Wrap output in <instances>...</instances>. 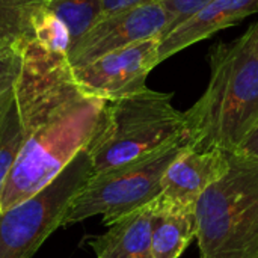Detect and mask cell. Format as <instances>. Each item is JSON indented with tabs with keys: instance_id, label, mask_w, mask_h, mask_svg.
Listing matches in <instances>:
<instances>
[{
	"instance_id": "obj_1",
	"label": "cell",
	"mask_w": 258,
	"mask_h": 258,
	"mask_svg": "<svg viewBox=\"0 0 258 258\" xmlns=\"http://www.w3.org/2000/svg\"><path fill=\"white\" fill-rule=\"evenodd\" d=\"M15 101L24 141L0 212L30 198L68 166L95 136L107 104L77 85L67 53L47 50L33 39L26 42Z\"/></svg>"
},
{
	"instance_id": "obj_2",
	"label": "cell",
	"mask_w": 258,
	"mask_h": 258,
	"mask_svg": "<svg viewBox=\"0 0 258 258\" xmlns=\"http://www.w3.org/2000/svg\"><path fill=\"white\" fill-rule=\"evenodd\" d=\"M210 79L184 112L195 150L236 153L258 124V23L209 53Z\"/></svg>"
},
{
	"instance_id": "obj_3",
	"label": "cell",
	"mask_w": 258,
	"mask_h": 258,
	"mask_svg": "<svg viewBox=\"0 0 258 258\" xmlns=\"http://www.w3.org/2000/svg\"><path fill=\"white\" fill-rule=\"evenodd\" d=\"M184 133V112L174 107L172 94L147 88L107 101L100 127L86 147L91 175L141 160Z\"/></svg>"
},
{
	"instance_id": "obj_4",
	"label": "cell",
	"mask_w": 258,
	"mask_h": 258,
	"mask_svg": "<svg viewBox=\"0 0 258 258\" xmlns=\"http://www.w3.org/2000/svg\"><path fill=\"white\" fill-rule=\"evenodd\" d=\"M200 258H258V159L230 154L228 172L198 200Z\"/></svg>"
},
{
	"instance_id": "obj_5",
	"label": "cell",
	"mask_w": 258,
	"mask_h": 258,
	"mask_svg": "<svg viewBox=\"0 0 258 258\" xmlns=\"http://www.w3.org/2000/svg\"><path fill=\"white\" fill-rule=\"evenodd\" d=\"M189 147L192 138L186 133L168 147L115 169L91 175L68 209L62 227L101 216L110 227L133 210L151 203L162 189L168 166Z\"/></svg>"
},
{
	"instance_id": "obj_6",
	"label": "cell",
	"mask_w": 258,
	"mask_h": 258,
	"mask_svg": "<svg viewBox=\"0 0 258 258\" xmlns=\"http://www.w3.org/2000/svg\"><path fill=\"white\" fill-rule=\"evenodd\" d=\"M91 174L92 165L85 148L45 187L0 212V258L33 257L53 231L62 227L68 209Z\"/></svg>"
},
{
	"instance_id": "obj_7",
	"label": "cell",
	"mask_w": 258,
	"mask_h": 258,
	"mask_svg": "<svg viewBox=\"0 0 258 258\" xmlns=\"http://www.w3.org/2000/svg\"><path fill=\"white\" fill-rule=\"evenodd\" d=\"M168 24L169 14L162 0L103 15L70 47L68 60L73 68H79L110 51L153 38L160 39Z\"/></svg>"
},
{
	"instance_id": "obj_8",
	"label": "cell",
	"mask_w": 258,
	"mask_h": 258,
	"mask_svg": "<svg viewBox=\"0 0 258 258\" xmlns=\"http://www.w3.org/2000/svg\"><path fill=\"white\" fill-rule=\"evenodd\" d=\"M159 63V38H153L73 68V74L86 94L113 101L147 89V79Z\"/></svg>"
},
{
	"instance_id": "obj_9",
	"label": "cell",
	"mask_w": 258,
	"mask_h": 258,
	"mask_svg": "<svg viewBox=\"0 0 258 258\" xmlns=\"http://www.w3.org/2000/svg\"><path fill=\"white\" fill-rule=\"evenodd\" d=\"M230 154L222 150H184L162 178L157 209L195 210L201 195L228 172Z\"/></svg>"
},
{
	"instance_id": "obj_10",
	"label": "cell",
	"mask_w": 258,
	"mask_h": 258,
	"mask_svg": "<svg viewBox=\"0 0 258 258\" xmlns=\"http://www.w3.org/2000/svg\"><path fill=\"white\" fill-rule=\"evenodd\" d=\"M258 12V0H212L159 39V62Z\"/></svg>"
},
{
	"instance_id": "obj_11",
	"label": "cell",
	"mask_w": 258,
	"mask_h": 258,
	"mask_svg": "<svg viewBox=\"0 0 258 258\" xmlns=\"http://www.w3.org/2000/svg\"><path fill=\"white\" fill-rule=\"evenodd\" d=\"M156 212L154 198L112 224L104 234L91 237L88 245L97 258H153L151 234Z\"/></svg>"
},
{
	"instance_id": "obj_12",
	"label": "cell",
	"mask_w": 258,
	"mask_h": 258,
	"mask_svg": "<svg viewBox=\"0 0 258 258\" xmlns=\"http://www.w3.org/2000/svg\"><path fill=\"white\" fill-rule=\"evenodd\" d=\"M195 236V210L157 209L151 234V257L180 258Z\"/></svg>"
},
{
	"instance_id": "obj_13",
	"label": "cell",
	"mask_w": 258,
	"mask_h": 258,
	"mask_svg": "<svg viewBox=\"0 0 258 258\" xmlns=\"http://www.w3.org/2000/svg\"><path fill=\"white\" fill-rule=\"evenodd\" d=\"M45 9L44 0H0V42L33 38V21Z\"/></svg>"
},
{
	"instance_id": "obj_14",
	"label": "cell",
	"mask_w": 258,
	"mask_h": 258,
	"mask_svg": "<svg viewBox=\"0 0 258 258\" xmlns=\"http://www.w3.org/2000/svg\"><path fill=\"white\" fill-rule=\"evenodd\" d=\"M23 128L14 98L0 112V198L23 147Z\"/></svg>"
},
{
	"instance_id": "obj_15",
	"label": "cell",
	"mask_w": 258,
	"mask_h": 258,
	"mask_svg": "<svg viewBox=\"0 0 258 258\" xmlns=\"http://www.w3.org/2000/svg\"><path fill=\"white\" fill-rule=\"evenodd\" d=\"M48 11L68 27L71 45L101 17L103 0H44ZM70 45V47H71Z\"/></svg>"
},
{
	"instance_id": "obj_16",
	"label": "cell",
	"mask_w": 258,
	"mask_h": 258,
	"mask_svg": "<svg viewBox=\"0 0 258 258\" xmlns=\"http://www.w3.org/2000/svg\"><path fill=\"white\" fill-rule=\"evenodd\" d=\"M26 39H6L0 42V112L14 98L24 60Z\"/></svg>"
},
{
	"instance_id": "obj_17",
	"label": "cell",
	"mask_w": 258,
	"mask_h": 258,
	"mask_svg": "<svg viewBox=\"0 0 258 258\" xmlns=\"http://www.w3.org/2000/svg\"><path fill=\"white\" fill-rule=\"evenodd\" d=\"M32 39L47 50L67 53V54L71 45V36L68 27L57 15L48 11L47 6L33 21Z\"/></svg>"
},
{
	"instance_id": "obj_18",
	"label": "cell",
	"mask_w": 258,
	"mask_h": 258,
	"mask_svg": "<svg viewBox=\"0 0 258 258\" xmlns=\"http://www.w3.org/2000/svg\"><path fill=\"white\" fill-rule=\"evenodd\" d=\"M162 2L165 3L168 14H169V24L165 32V35H166L174 27L181 24L186 18H189L192 14H195L201 6H204L206 3H209L212 0H162Z\"/></svg>"
},
{
	"instance_id": "obj_19",
	"label": "cell",
	"mask_w": 258,
	"mask_h": 258,
	"mask_svg": "<svg viewBox=\"0 0 258 258\" xmlns=\"http://www.w3.org/2000/svg\"><path fill=\"white\" fill-rule=\"evenodd\" d=\"M150 2H160V0H103V15H109L112 12L125 9V8H132L136 5H142V3H150Z\"/></svg>"
},
{
	"instance_id": "obj_20",
	"label": "cell",
	"mask_w": 258,
	"mask_h": 258,
	"mask_svg": "<svg viewBox=\"0 0 258 258\" xmlns=\"http://www.w3.org/2000/svg\"><path fill=\"white\" fill-rule=\"evenodd\" d=\"M236 153L258 159V124L255 125V128L249 133V136L245 139V142L240 145V148Z\"/></svg>"
}]
</instances>
